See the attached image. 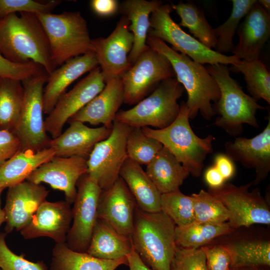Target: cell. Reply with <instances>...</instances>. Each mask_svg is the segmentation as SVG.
I'll return each mask as SVG.
<instances>
[{"label": "cell", "mask_w": 270, "mask_h": 270, "mask_svg": "<svg viewBox=\"0 0 270 270\" xmlns=\"http://www.w3.org/2000/svg\"><path fill=\"white\" fill-rule=\"evenodd\" d=\"M162 4V2L156 0H126L120 4L119 9L129 20V30L134 36L133 46L128 56V60L132 64L148 48L146 39L150 17Z\"/></svg>", "instance_id": "cell-26"}, {"label": "cell", "mask_w": 270, "mask_h": 270, "mask_svg": "<svg viewBox=\"0 0 270 270\" xmlns=\"http://www.w3.org/2000/svg\"><path fill=\"white\" fill-rule=\"evenodd\" d=\"M226 155L233 162H240L244 167L252 168L256 186L264 180L270 172V119L266 128L252 138L236 137L224 144Z\"/></svg>", "instance_id": "cell-20"}, {"label": "cell", "mask_w": 270, "mask_h": 270, "mask_svg": "<svg viewBox=\"0 0 270 270\" xmlns=\"http://www.w3.org/2000/svg\"><path fill=\"white\" fill-rule=\"evenodd\" d=\"M175 77L168 60L148 46L120 77L124 88V103L136 104L154 86L166 79Z\"/></svg>", "instance_id": "cell-12"}, {"label": "cell", "mask_w": 270, "mask_h": 270, "mask_svg": "<svg viewBox=\"0 0 270 270\" xmlns=\"http://www.w3.org/2000/svg\"><path fill=\"white\" fill-rule=\"evenodd\" d=\"M21 150L20 142L12 132L0 130V167Z\"/></svg>", "instance_id": "cell-45"}, {"label": "cell", "mask_w": 270, "mask_h": 270, "mask_svg": "<svg viewBox=\"0 0 270 270\" xmlns=\"http://www.w3.org/2000/svg\"><path fill=\"white\" fill-rule=\"evenodd\" d=\"M128 158L140 165L148 164L163 148L156 140L146 136L140 128H132L126 139Z\"/></svg>", "instance_id": "cell-39"}, {"label": "cell", "mask_w": 270, "mask_h": 270, "mask_svg": "<svg viewBox=\"0 0 270 270\" xmlns=\"http://www.w3.org/2000/svg\"><path fill=\"white\" fill-rule=\"evenodd\" d=\"M145 172L161 194L179 190L190 174L164 146L146 165Z\"/></svg>", "instance_id": "cell-29"}, {"label": "cell", "mask_w": 270, "mask_h": 270, "mask_svg": "<svg viewBox=\"0 0 270 270\" xmlns=\"http://www.w3.org/2000/svg\"><path fill=\"white\" fill-rule=\"evenodd\" d=\"M252 185V182L240 186L224 182L208 190L222 202L228 211V222L234 229L270 224V202L258 189L249 190Z\"/></svg>", "instance_id": "cell-10"}, {"label": "cell", "mask_w": 270, "mask_h": 270, "mask_svg": "<svg viewBox=\"0 0 270 270\" xmlns=\"http://www.w3.org/2000/svg\"><path fill=\"white\" fill-rule=\"evenodd\" d=\"M132 248L131 236L118 232L98 218L86 252L99 258L114 260L126 256Z\"/></svg>", "instance_id": "cell-28"}, {"label": "cell", "mask_w": 270, "mask_h": 270, "mask_svg": "<svg viewBox=\"0 0 270 270\" xmlns=\"http://www.w3.org/2000/svg\"><path fill=\"white\" fill-rule=\"evenodd\" d=\"M0 270H2L0 268Z\"/></svg>", "instance_id": "cell-53"}, {"label": "cell", "mask_w": 270, "mask_h": 270, "mask_svg": "<svg viewBox=\"0 0 270 270\" xmlns=\"http://www.w3.org/2000/svg\"><path fill=\"white\" fill-rule=\"evenodd\" d=\"M137 206L150 212L161 210V194L140 165L127 158L120 172Z\"/></svg>", "instance_id": "cell-27"}, {"label": "cell", "mask_w": 270, "mask_h": 270, "mask_svg": "<svg viewBox=\"0 0 270 270\" xmlns=\"http://www.w3.org/2000/svg\"><path fill=\"white\" fill-rule=\"evenodd\" d=\"M90 4L93 12L100 16H110L119 8L116 0H92Z\"/></svg>", "instance_id": "cell-46"}, {"label": "cell", "mask_w": 270, "mask_h": 270, "mask_svg": "<svg viewBox=\"0 0 270 270\" xmlns=\"http://www.w3.org/2000/svg\"><path fill=\"white\" fill-rule=\"evenodd\" d=\"M170 4H162L150 17L148 36L158 38L172 46V48L202 64L234 65L240 60L236 56L218 52L202 44L183 30L172 18Z\"/></svg>", "instance_id": "cell-8"}, {"label": "cell", "mask_w": 270, "mask_h": 270, "mask_svg": "<svg viewBox=\"0 0 270 270\" xmlns=\"http://www.w3.org/2000/svg\"><path fill=\"white\" fill-rule=\"evenodd\" d=\"M178 114L168 126L162 129L142 128L148 136L160 142L194 177L200 176L207 156L213 152L214 138L212 134L200 138L190 124L186 102L180 104Z\"/></svg>", "instance_id": "cell-4"}, {"label": "cell", "mask_w": 270, "mask_h": 270, "mask_svg": "<svg viewBox=\"0 0 270 270\" xmlns=\"http://www.w3.org/2000/svg\"><path fill=\"white\" fill-rule=\"evenodd\" d=\"M256 0H232V8L229 18L222 24L214 28L217 38L216 52L224 54L232 52L234 46L233 38L242 19L246 16Z\"/></svg>", "instance_id": "cell-36"}, {"label": "cell", "mask_w": 270, "mask_h": 270, "mask_svg": "<svg viewBox=\"0 0 270 270\" xmlns=\"http://www.w3.org/2000/svg\"><path fill=\"white\" fill-rule=\"evenodd\" d=\"M204 179L209 188H216L222 186L226 180L214 166L208 168L204 174Z\"/></svg>", "instance_id": "cell-48"}, {"label": "cell", "mask_w": 270, "mask_h": 270, "mask_svg": "<svg viewBox=\"0 0 270 270\" xmlns=\"http://www.w3.org/2000/svg\"><path fill=\"white\" fill-rule=\"evenodd\" d=\"M230 71L242 73L248 92L257 101L262 99L270 104V74L266 66L259 59L252 61L241 60L231 65Z\"/></svg>", "instance_id": "cell-35"}, {"label": "cell", "mask_w": 270, "mask_h": 270, "mask_svg": "<svg viewBox=\"0 0 270 270\" xmlns=\"http://www.w3.org/2000/svg\"><path fill=\"white\" fill-rule=\"evenodd\" d=\"M23 96L22 81L0 77V130L13 132L18 121Z\"/></svg>", "instance_id": "cell-34"}, {"label": "cell", "mask_w": 270, "mask_h": 270, "mask_svg": "<svg viewBox=\"0 0 270 270\" xmlns=\"http://www.w3.org/2000/svg\"><path fill=\"white\" fill-rule=\"evenodd\" d=\"M260 266H242L230 268V270H262Z\"/></svg>", "instance_id": "cell-52"}, {"label": "cell", "mask_w": 270, "mask_h": 270, "mask_svg": "<svg viewBox=\"0 0 270 270\" xmlns=\"http://www.w3.org/2000/svg\"><path fill=\"white\" fill-rule=\"evenodd\" d=\"M208 270H230L231 257L228 250L215 241L202 247Z\"/></svg>", "instance_id": "cell-44"}, {"label": "cell", "mask_w": 270, "mask_h": 270, "mask_svg": "<svg viewBox=\"0 0 270 270\" xmlns=\"http://www.w3.org/2000/svg\"><path fill=\"white\" fill-rule=\"evenodd\" d=\"M103 90L68 121L102 124L112 128L116 114L124 102V93L120 77L108 78Z\"/></svg>", "instance_id": "cell-23"}, {"label": "cell", "mask_w": 270, "mask_h": 270, "mask_svg": "<svg viewBox=\"0 0 270 270\" xmlns=\"http://www.w3.org/2000/svg\"><path fill=\"white\" fill-rule=\"evenodd\" d=\"M55 156L50 148L34 152L21 150L0 167V188L16 185L26 180L38 166Z\"/></svg>", "instance_id": "cell-30"}, {"label": "cell", "mask_w": 270, "mask_h": 270, "mask_svg": "<svg viewBox=\"0 0 270 270\" xmlns=\"http://www.w3.org/2000/svg\"><path fill=\"white\" fill-rule=\"evenodd\" d=\"M234 230L228 222L217 224L194 222L184 226H176V242L180 248H198Z\"/></svg>", "instance_id": "cell-32"}, {"label": "cell", "mask_w": 270, "mask_h": 270, "mask_svg": "<svg viewBox=\"0 0 270 270\" xmlns=\"http://www.w3.org/2000/svg\"><path fill=\"white\" fill-rule=\"evenodd\" d=\"M36 16L47 36L51 60L56 68L71 58L94 52L87 22L80 12Z\"/></svg>", "instance_id": "cell-6"}, {"label": "cell", "mask_w": 270, "mask_h": 270, "mask_svg": "<svg viewBox=\"0 0 270 270\" xmlns=\"http://www.w3.org/2000/svg\"><path fill=\"white\" fill-rule=\"evenodd\" d=\"M46 72L44 68L33 62L15 63L0 54V77L23 81Z\"/></svg>", "instance_id": "cell-43"}, {"label": "cell", "mask_w": 270, "mask_h": 270, "mask_svg": "<svg viewBox=\"0 0 270 270\" xmlns=\"http://www.w3.org/2000/svg\"><path fill=\"white\" fill-rule=\"evenodd\" d=\"M176 225L164 212H147L136 205L131 236L142 260L153 270H172L177 246Z\"/></svg>", "instance_id": "cell-3"}, {"label": "cell", "mask_w": 270, "mask_h": 270, "mask_svg": "<svg viewBox=\"0 0 270 270\" xmlns=\"http://www.w3.org/2000/svg\"><path fill=\"white\" fill-rule=\"evenodd\" d=\"M4 190L3 188H0V226L6 221L4 212L0 207V196Z\"/></svg>", "instance_id": "cell-51"}, {"label": "cell", "mask_w": 270, "mask_h": 270, "mask_svg": "<svg viewBox=\"0 0 270 270\" xmlns=\"http://www.w3.org/2000/svg\"><path fill=\"white\" fill-rule=\"evenodd\" d=\"M184 91L175 78L162 81L147 98L132 108L118 111L114 121L132 128H164L178 116L180 106L178 100Z\"/></svg>", "instance_id": "cell-7"}, {"label": "cell", "mask_w": 270, "mask_h": 270, "mask_svg": "<svg viewBox=\"0 0 270 270\" xmlns=\"http://www.w3.org/2000/svg\"><path fill=\"white\" fill-rule=\"evenodd\" d=\"M239 228L214 240L223 245L231 257L230 268L242 266L269 267L270 238L268 232Z\"/></svg>", "instance_id": "cell-17"}, {"label": "cell", "mask_w": 270, "mask_h": 270, "mask_svg": "<svg viewBox=\"0 0 270 270\" xmlns=\"http://www.w3.org/2000/svg\"><path fill=\"white\" fill-rule=\"evenodd\" d=\"M258 2L266 10L270 12V1L269 0H259Z\"/></svg>", "instance_id": "cell-50"}, {"label": "cell", "mask_w": 270, "mask_h": 270, "mask_svg": "<svg viewBox=\"0 0 270 270\" xmlns=\"http://www.w3.org/2000/svg\"><path fill=\"white\" fill-rule=\"evenodd\" d=\"M72 222L69 203L66 200L52 202L46 200L20 232L26 240L48 237L56 244L64 243L66 242Z\"/></svg>", "instance_id": "cell-18"}, {"label": "cell", "mask_w": 270, "mask_h": 270, "mask_svg": "<svg viewBox=\"0 0 270 270\" xmlns=\"http://www.w3.org/2000/svg\"><path fill=\"white\" fill-rule=\"evenodd\" d=\"M127 264L126 256L114 260L101 259L86 252L73 250L64 242L56 244L52 249L50 270H116Z\"/></svg>", "instance_id": "cell-31"}, {"label": "cell", "mask_w": 270, "mask_h": 270, "mask_svg": "<svg viewBox=\"0 0 270 270\" xmlns=\"http://www.w3.org/2000/svg\"><path fill=\"white\" fill-rule=\"evenodd\" d=\"M146 44L170 62L176 78L186 91V104L190 119H194L200 112L204 119L210 120L216 114L214 106L220 99V90L206 66L176 51L158 38L148 36Z\"/></svg>", "instance_id": "cell-1"}, {"label": "cell", "mask_w": 270, "mask_h": 270, "mask_svg": "<svg viewBox=\"0 0 270 270\" xmlns=\"http://www.w3.org/2000/svg\"><path fill=\"white\" fill-rule=\"evenodd\" d=\"M104 76L98 66L58 99L44 120V126L52 138L58 136L69 120L104 88Z\"/></svg>", "instance_id": "cell-14"}, {"label": "cell", "mask_w": 270, "mask_h": 270, "mask_svg": "<svg viewBox=\"0 0 270 270\" xmlns=\"http://www.w3.org/2000/svg\"><path fill=\"white\" fill-rule=\"evenodd\" d=\"M206 68L216 81L220 90V99L214 106L218 116L214 124L232 136L242 132L244 124L259 128L256 112L265 108L242 90L238 82L231 77L227 65L208 64Z\"/></svg>", "instance_id": "cell-5"}, {"label": "cell", "mask_w": 270, "mask_h": 270, "mask_svg": "<svg viewBox=\"0 0 270 270\" xmlns=\"http://www.w3.org/2000/svg\"><path fill=\"white\" fill-rule=\"evenodd\" d=\"M6 234L0 232V268L2 270H45L42 262L30 261L22 255L13 252L8 246L5 238Z\"/></svg>", "instance_id": "cell-41"}, {"label": "cell", "mask_w": 270, "mask_h": 270, "mask_svg": "<svg viewBox=\"0 0 270 270\" xmlns=\"http://www.w3.org/2000/svg\"><path fill=\"white\" fill-rule=\"evenodd\" d=\"M214 166L226 180L231 178L235 172L233 161L226 154H219L214 158Z\"/></svg>", "instance_id": "cell-47"}, {"label": "cell", "mask_w": 270, "mask_h": 270, "mask_svg": "<svg viewBox=\"0 0 270 270\" xmlns=\"http://www.w3.org/2000/svg\"><path fill=\"white\" fill-rule=\"evenodd\" d=\"M130 22L122 16L114 31L106 38L92 39L94 53L105 80L120 77L132 66L128 56L134 44Z\"/></svg>", "instance_id": "cell-15"}, {"label": "cell", "mask_w": 270, "mask_h": 270, "mask_svg": "<svg viewBox=\"0 0 270 270\" xmlns=\"http://www.w3.org/2000/svg\"><path fill=\"white\" fill-rule=\"evenodd\" d=\"M136 206L134 197L120 176L110 188L102 191L98 202V218L118 232L131 236Z\"/></svg>", "instance_id": "cell-19"}, {"label": "cell", "mask_w": 270, "mask_h": 270, "mask_svg": "<svg viewBox=\"0 0 270 270\" xmlns=\"http://www.w3.org/2000/svg\"><path fill=\"white\" fill-rule=\"evenodd\" d=\"M0 54L15 63L33 62L48 75L56 68L50 57L48 40L36 14L20 12L0 19Z\"/></svg>", "instance_id": "cell-2"}, {"label": "cell", "mask_w": 270, "mask_h": 270, "mask_svg": "<svg viewBox=\"0 0 270 270\" xmlns=\"http://www.w3.org/2000/svg\"><path fill=\"white\" fill-rule=\"evenodd\" d=\"M238 42L232 52L241 60L259 59L270 36V16L258 1L244 16L237 30Z\"/></svg>", "instance_id": "cell-22"}, {"label": "cell", "mask_w": 270, "mask_h": 270, "mask_svg": "<svg viewBox=\"0 0 270 270\" xmlns=\"http://www.w3.org/2000/svg\"><path fill=\"white\" fill-rule=\"evenodd\" d=\"M49 191L41 184L26 180L8 188L5 206L6 233L20 231L32 218Z\"/></svg>", "instance_id": "cell-21"}, {"label": "cell", "mask_w": 270, "mask_h": 270, "mask_svg": "<svg viewBox=\"0 0 270 270\" xmlns=\"http://www.w3.org/2000/svg\"><path fill=\"white\" fill-rule=\"evenodd\" d=\"M170 5L180 18V26L188 28L194 37L206 47L215 48L217 38L214 28L209 24L201 8L192 2L180 1Z\"/></svg>", "instance_id": "cell-33"}, {"label": "cell", "mask_w": 270, "mask_h": 270, "mask_svg": "<svg viewBox=\"0 0 270 270\" xmlns=\"http://www.w3.org/2000/svg\"><path fill=\"white\" fill-rule=\"evenodd\" d=\"M98 66L94 52H90L69 60L48 75L44 89V112L48 114L66 88L82 74Z\"/></svg>", "instance_id": "cell-25"}, {"label": "cell", "mask_w": 270, "mask_h": 270, "mask_svg": "<svg viewBox=\"0 0 270 270\" xmlns=\"http://www.w3.org/2000/svg\"><path fill=\"white\" fill-rule=\"evenodd\" d=\"M172 270H208L203 248H184L177 246Z\"/></svg>", "instance_id": "cell-42"}, {"label": "cell", "mask_w": 270, "mask_h": 270, "mask_svg": "<svg viewBox=\"0 0 270 270\" xmlns=\"http://www.w3.org/2000/svg\"><path fill=\"white\" fill-rule=\"evenodd\" d=\"M130 270H153L141 259L134 246L130 252L126 256Z\"/></svg>", "instance_id": "cell-49"}, {"label": "cell", "mask_w": 270, "mask_h": 270, "mask_svg": "<svg viewBox=\"0 0 270 270\" xmlns=\"http://www.w3.org/2000/svg\"><path fill=\"white\" fill-rule=\"evenodd\" d=\"M132 128L114 121L110 136L95 145L87 159V174L102 190L110 188L120 177L128 158L126 139Z\"/></svg>", "instance_id": "cell-11"}, {"label": "cell", "mask_w": 270, "mask_h": 270, "mask_svg": "<svg viewBox=\"0 0 270 270\" xmlns=\"http://www.w3.org/2000/svg\"><path fill=\"white\" fill-rule=\"evenodd\" d=\"M76 188L72 208V224L66 242L73 250L86 252L98 219V202L102 190L87 173L79 179Z\"/></svg>", "instance_id": "cell-13"}, {"label": "cell", "mask_w": 270, "mask_h": 270, "mask_svg": "<svg viewBox=\"0 0 270 270\" xmlns=\"http://www.w3.org/2000/svg\"><path fill=\"white\" fill-rule=\"evenodd\" d=\"M161 211L166 214L176 226L182 227L194 222L193 201L191 196L178 190L161 194Z\"/></svg>", "instance_id": "cell-38"}, {"label": "cell", "mask_w": 270, "mask_h": 270, "mask_svg": "<svg viewBox=\"0 0 270 270\" xmlns=\"http://www.w3.org/2000/svg\"><path fill=\"white\" fill-rule=\"evenodd\" d=\"M88 172L87 159L54 156L34 170L26 180L36 184L46 183L64 192L66 201L74 203L79 179Z\"/></svg>", "instance_id": "cell-16"}, {"label": "cell", "mask_w": 270, "mask_h": 270, "mask_svg": "<svg viewBox=\"0 0 270 270\" xmlns=\"http://www.w3.org/2000/svg\"><path fill=\"white\" fill-rule=\"evenodd\" d=\"M70 126L48 144L59 157L79 156L88 159L95 145L106 138L112 128L102 126L90 128L78 121L68 122Z\"/></svg>", "instance_id": "cell-24"}, {"label": "cell", "mask_w": 270, "mask_h": 270, "mask_svg": "<svg viewBox=\"0 0 270 270\" xmlns=\"http://www.w3.org/2000/svg\"><path fill=\"white\" fill-rule=\"evenodd\" d=\"M46 72L22 81L24 96L16 126L12 132L19 139L22 150L39 151L48 148L50 138L43 117V93Z\"/></svg>", "instance_id": "cell-9"}, {"label": "cell", "mask_w": 270, "mask_h": 270, "mask_svg": "<svg viewBox=\"0 0 270 270\" xmlns=\"http://www.w3.org/2000/svg\"><path fill=\"white\" fill-rule=\"evenodd\" d=\"M190 196L194 222L217 224L228 221V211L218 198L204 190Z\"/></svg>", "instance_id": "cell-37"}, {"label": "cell", "mask_w": 270, "mask_h": 270, "mask_svg": "<svg viewBox=\"0 0 270 270\" xmlns=\"http://www.w3.org/2000/svg\"><path fill=\"white\" fill-rule=\"evenodd\" d=\"M61 2L58 0L44 2L34 0H0V19L16 12L36 14L51 13Z\"/></svg>", "instance_id": "cell-40"}]
</instances>
